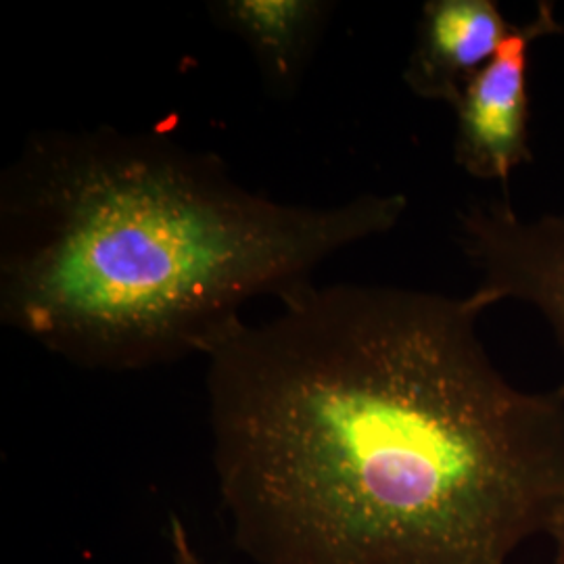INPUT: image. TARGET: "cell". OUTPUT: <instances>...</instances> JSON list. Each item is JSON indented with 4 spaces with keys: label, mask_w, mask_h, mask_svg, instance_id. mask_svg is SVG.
I'll use <instances>...</instances> for the list:
<instances>
[{
    "label": "cell",
    "mask_w": 564,
    "mask_h": 564,
    "mask_svg": "<svg viewBox=\"0 0 564 564\" xmlns=\"http://www.w3.org/2000/svg\"><path fill=\"white\" fill-rule=\"evenodd\" d=\"M458 241L481 276L468 300L484 312L506 300L535 307L564 354V216L524 220L505 195L463 209Z\"/></svg>",
    "instance_id": "cell-3"
},
{
    "label": "cell",
    "mask_w": 564,
    "mask_h": 564,
    "mask_svg": "<svg viewBox=\"0 0 564 564\" xmlns=\"http://www.w3.org/2000/svg\"><path fill=\"white\" fill-rule=\"evenodd\" d=\"M512 30L496 0H429L403 82L424 101L454 109L466 82L496 57Z\"/></svg>",
    "instance_id": "cell-5"
},
{
    "label": "cell",
    "mask_w": 564,
    "mask_h": 564,
    "mask_svg": "<svg viewBox=\"0 0 564 564\" xmlns=\"http://www.w3.org/2000/svg\"><path fill=\"white\" fill-rule=\"evenodd\" d=\"M547 535L554 542V563L564 564V506L563 510L556 514Z\"/></svg>",
    "instance_id": "cell-8"
},
{
    "label": "cell",
    "mask_w": 564,
    "mask_h": 564,
    "mask_svg": "<svg viewBox=\"0 0 564 564\" xmlns=\"http://www.w3.org/2000/svg\"><path fill=\"white\" fill-rule=\"evenodd\" d=\"M170 554H172V564H209L199 554L186 527L176 514L170 517Z\"/></svg>",
    "instance_id": "cell-7"
},
{
    "label": "cell",
    "mask_w": 564,
    "mask_h": 564,
    "mask_svg": "<svg viewBox=\"0 0 564 564\" xmlns=\"http://www.w3.org/2000/svg\"><path fill=\"white\" fill-rule=\"evenodd\" d=\"M205 354L214 468L256 564H506L564 506V391L491 362L468 297L303 282Z\"/></svg>",
    "instance_id": "cell-1"
},
{
    "label": "cell",
    "mask_w": 564,
    "mask_h": 564,
    "mask_svg": "<svg viewBox=\"0 0 564 564\" xmlns=\"http://www.w3.org/2000/svg\"><path fill=\"white\" fill-rule=\"evenodd\" d=\"M563 32L554 4L540 2L533 20L514 25L496 57L466 82L454 105V160L477 181L500 182L505 195L514 170L533 160L529 144L531 46Z\"/></svg>",
    "instance_id": "cell-4"
},
{
    "label": "cell",
    "mask_w": 564,
    "mask_h": 564,
    "mask_svg": "<svg viewBox=\"0 0 564 564\" xmlns=\"http://www.w3.org/2000/svg\"><path fill=\"white\" fill-rule=\"evenodd\" d=\"M405 209L400 193L274 202L160 134L36 132L0 178V318L86 368L205 358L249 300L310 282Z\"/></svg>",
    "instance_id": "cell-2"
},
{
    "label": "cell",
    "mask_w": 564,
    "mask_h": 564,
    "mask_svg": "<svg viewBox=\"0 0 564 564\" xmlns=\"http://www.w3.org/2000/svg\"><path fill=\"white\" fill-rule=\"evenodd\" d=\"M209 13L256 55L276 93L295 90L323 32L330 4L324 0H220Z\"/></svg>",
    "instance_id": "cell-6"
}]
</instances>
